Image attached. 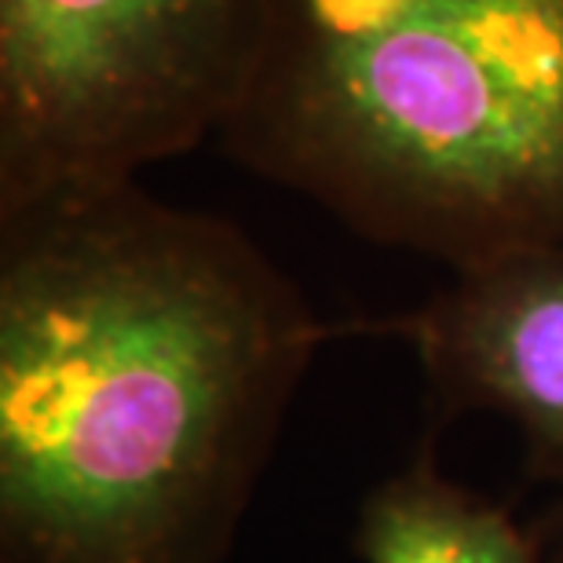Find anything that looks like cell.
I'll return each mask as SVG.
<instances>
[{
	"label": "cell",
	"instance_id": "obj_6",
	"mask_svg": "<svg viewBox=\"0 0 563 563\" xmlns=\"http://www.w3.org/2000/svg\"><path fill=\"white\" fill-rule=\"evenodd\" d=\"M534 538H538V549H542V563H563V501L545 520V531Z\"/></svg>",
	"mask_w": 563,
	"mask_h": 563
},
{
	"label": "cell",
	"instance_id": "obj_1",
	"mask_svg": "<svg viewBox=\"0 0 563 563\" xmlns=\"http://www.w3.org/2000/svg\"><path fill=\"white\" fill-rule=\"evenodd\" d=\"M322 336L140 179L0 209V563H223Z\"/></svg>",
	"mask_w": 563,
	"mask_h": 563
},
{
	"label": "cell",
	"instance_id": "obj_4",
	"mask_svg": "<svg viewBox=\"0 0 563 563\" xmlns=\"http://www.w3.org/2000/svg\"><path fill=\"white\" fill-rule=\"evenodd\" d=\"M388 330L413 344L439 413H501L531 476L563 483V245L454 272Z\"/></svg>",
	"mask_w": 563,
	"mask_h": 563
},
{
	"label": "cell",
	"instance_id": "obj_2",
	"mask_svg": "<svg viewBox=\"0 0 563 563\" xmlns=\"http://www.w3.org/2000/svg\"><path fill=\"white\" fill-rule=\"evenodd\" d=\"M217 143L454 272L563 245V0H267Z\"/></svg>",
	"mask_w": 563,
	"mask_h": 563
},
{
	"label": "cell",
	"instance_id": "obj_3",
	"mask_svg": "<svg viewBox=\"0 0 563 563\" xmlns=\"http://www.w3.org/2000/svg\"><path fill=\"white\" fill-rule=\"evenodd\" d=\"M267 0H0V209L217 140Z\"/></svg>",
	"mask_w": 563,
	"mask_h": 563
},
{
	"label": "cell",
	"instance_id": "obj_5",
	"mask_svg": "<svg viewBox=\"0 0 563 563\" xmlns=\"http://www.w3.org/2000/svg\"><path fill=\"white\" fill-rule=\"evenodd\" d=\"M363 563H542L538 538L439 472L432 446L391 472L358 505Z\"/></svg>",
	"mask_w": 563,
	"mask_h": 563
}]
</instances>
